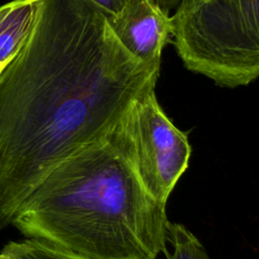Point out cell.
I'll return each instance as SVG.
<instances>
[{
  "instance_id": "1",
  "label": "cell",
  "mask_w": 259,
  "mask_h": 259,
  "mask_svg": "<svg viewBox=\"0 0 259 259\" xmlns=\"http://www.w3.org/2000/svg\"><path fill=\"white\" fill-rule=\"evenodd\" d=\"M160 72L119 42L90 0H40L0 73V231L63 160L106 137Z\"/></svg>"
},
{
  "instance_id": "2",
  "label": "cell",
  "mask_w": 259,
  "mask_h": 259,
  "mask_svg": "<svg viewBox=\"0 0 259 259\" xmlns=\"http://www.w3.org/2000/svg\"><path fill=\"white\" fill-rule=\"evenodd\" d=\"M168 222L166 204L104 137L58 164L10 226L88 259H157L167 250Z\"/></svg>"
},
{
  "instance_id": "3",
  "label": "cell",
  "mask_w": 259,
  "mask_h": 259,
  "mask_svg": "<svg viewBox=\"0 0 259 259\" xmlns=\"http://www.w3.org/2000/svg\"><path fill=\"white\" fill-rule=\"evenodd\" d=\"M258 18L259 0H181L171 35L189 71L235 88L259 75Z\"/></svg>"
},
{
  "instance_id": "4",
  "label": "cell",
  "mask_w": 259,
  "mask_h": 259,
  "mask_svg": "<svg viewBox=\"0 0 259 259\" xmlns=\"http://www.w3.org/2000/svg\"><path fill=\"white\" fill-rule=\"evenodd\" d=\"M106 139L124 157L147 192L166 204L188 168L192 148L188 134L161 107L155 89L125 109Z\"/></svg>"
},
{
  "instance_id": "5",
  "label": "cell",
  "mask_w": 259,
  "mask_h": 259,
  "mask_svg": "<svg viewBox=\"0 0 259 259\" xmlns=\"http://www.w3.org/2000/svg\"><path fill=\"white\" fill-rule=\"evenodd\" d=\"M108 23L126 51L160 72L162 51L172 32L168 12L153 0H130Z\"/></svg>"
},
{
  "instance_id": "6",
  "label": "cell",
  "mask_w": 259,
  "mask_h": 259,
  "mask_svg": "<svg viewBox=\"0 0 259 259\" xmlns=\"http://www.w3.org/2000/svg\"><path fill=\"white\" fill-rule=\"evenodd\" d=\"M39 3L40 0H13L0 6V73L24 46Z\"/></svg>"
},
{
  "instance_id": "7",
  "label": "cell",
  "mask_w": 259,
  "mask_h": 259,
  "mask_svg": "<svg viewBox=\"0 0 259 259\" xmlns=\"http://www.w3.org/2000/svg\"><path fill=\"white\" fill-rule=\"evenodd\" d=\"M167 241L173 247L171 254L165 251L167 259H210L198 238L180 223H167Z\"/></svg>"
},
{
  "instance_id": "8",
  "label": "cell",
  "mask_w": 259,
  "mask_h": 259,
  "mask_svg": "<svg viewBox=\"0 0 259 259\" xmlns=\"http://www.w3.org/2000/svg\"><path fill=\"white\" fill-rule=\"evenodd\" d=\"M23 259H88L70 251L58 248L49 243L26 238L22 241H10L4 245Z\"/></svg>"
},
{
  "instance_id": "9",
  "label": "cell",
  "mask_w": 259,
  "mask_h": 259,
  "mask_svg": "<svg viewBox=\"0 0 259 259\" xmlns=\"http://www.w3.org/2000/svg\"><path fill=\"white\" fill-rule=\"evenodd\" d=\"M108 19L116 16L130 0H90Z\"/></svg>"
},
{
  "instance_id": "10",
  "label": "cell",
  "mask_w": 259,
  "mask_h": 259,
  "mask_svg": "<svg viewBox=\"0 0 259 259\" xmlns=\"http://www.w3.org/2000/svg\"><path fill=\"white\" fill-rule=\"evenodd\" d=\"M156 4H158L164 11L168 12L170 9L177 7L181 0H153Z\"/></svg>"
},
{
  "instance_id": "11",
  "label": "cell",
  "mask_w": 259,
  "mask_h": 259,
  "mask_svg": "<svg viewBox=\"0 0 259 259\" xmlns=\"http://www.w3.org/2000/svg\"><path fill=\"white\" fill-rule=\"evenodd\" d=\"M0 259H23L22 257H20L19 255H17L16 253L5 249L4 247L2 248V250L0 251Z\"/></svg>"
}]
</instances>
